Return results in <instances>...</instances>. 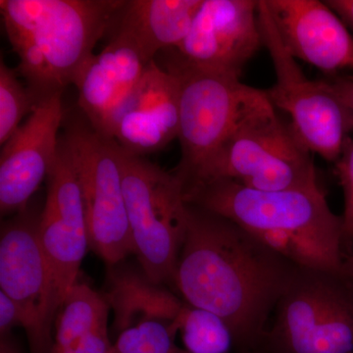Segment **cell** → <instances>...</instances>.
Masks as SVG:
<instances>
[{"label": "cell", "mask_w": 353, "mask_h": 353, "mask_svg": "<svg viewBox=\"0 0 353 353\" xmlns=\"http://www.w3.org/2000/svg\"><path fill=\"white\" fill-rule=\"evenodd\" d=\"M297 266L212 211L187 203V232L175 278L185 303L219 316L236 352L259 350Z\"/></svg>", "instance_id": "cell-1"}, {"label": "cell", "mask_w": 353, "mask_h": 353, "mask_svg": "<svg viewBox=\"0 0 353 353\" xmlns=\"http://www.w3.org/2000/svg\"><path fill=\"white\" fill-rule=\"evenodd\" d=\"M185 201L231 220L301 268L341 274L343 224L321 188L264 192L228 180L183 190Z\"/></svg>", "instance_id": "cell-2"}, {"label": "cell", "mask_w": 353, "mask_h": 353, "mask_svg": "<svg viewBox=\"0 0 353 353\" xmlns=\"http://www.w3.org/2000/svg\"><path fill=\"white\" fill-rule=\"evenodd\" d=\"M126 1L1 0L7 37L19 74L36 101L61 94L94 53Z\"/></svg>", "instance_id": "cell-3"}, {"label": "cell", "mask_w": 353, "mask_h": 353, "mask_svg": "<svg viewBox=\"0 0 353 353\" xmlns=\"http://www.w3.org/2000/svg\"><path fill=\"white\" fill-rule=\"evenodd\" d=\"M215 180L264 192L320 188L312 152L290 123L279 117L264 90L259 88L219 150L183 190Z\"/></svg>", "instance_id": "cell-4"}, {"label": "cell", "mask_w": 353, "mask_h": 353, "mask_svg": "<svg viewBox=\"0 0 353 353\" xmlns=\"http://www.w3.org/2000/svg\"><path fill=\"white\" fill-rule=\"evenodd\" d=\"M268 353H353V288L341 274L297 267L262 341Z\"/></svg>", "instance_id": "cell-5"}, {"label": "cell", "mask_w": 353, "mask_h": 353, "mask_svg": "<svg viewBox=\"0 0 353 353\" xmlns=\"http://www.w3.org/2000/svg\"><path fill=\"white\" fill-rule=\"evenodd\" d=\"M123 192L134 254L148 278L157 285L174 284L185 232L187 202L183 185L145 157L119 148Z\"/></svg>", "instance_id": "cell-6"}, {"label": "cell", "mask_w": 353, "mask_h": 353, "mask_svg": "<svg viewBox=\"0 0 353 353\" xmlns=\"http://www.w3.org/2000/svg\"><path fill=\"white\" fill-rule=\"evenodd\" d=\"M60 141L80 187L90 248L108 266L120 263L134 254V245L123 192L119 146L88 123H74Z\"/></svg>", "instance_id": "cell-7"}, {"label": "cell", "mask_w": 353, "mask_h": 353, "mask_svg": "<svg viewBox=\"0 0 353 353\" xmlns=\"http://www.w3.org/2000/svg\"><path fill=\"white\" fill-rule=\"evenodd\" d=\"M262 43L275 70L276 83L264 90L275 108L290 116V126L306 148L328 162L336 161L353 132V112L327 81H311L285 48L265 0L259 2Z\"/></svg>", "instance_id": "cell-8"}, {"label": "cell", "mask_w": 353, "mask_h": 353, "mask_svg": "<svg viewBox=\"0 0 353 353\" xmlns=\"http://www.w3.org/2000/svg\"><path fill=\"white\" fill-rule=\"evenodd\" d=\"M167 70L180 81L181 160L173 173L192 185L219 150L256 88L240 79L172 60Z\"/></svg>", "instance_id": "cell-9"}, {"label": "cell", "mask_w": 353, "mask_h": 353, "mask_svg": "<svg viewBox=\"0 0 353 353\" xmlns=\"http://www.w3.org/2000/svg\"><path fill=\"white\" fill-rule=\"evenodd\" d=\"M39 219L27 206L2 225L0 292L20 308L31 353H52L51 325L61 305L39 241Z\"/></svg>", "instance_id": "cell-10"}, {"label": "cell", "mask_w": 353, "mask_h": 353, "mask_svg": "<svg viewBox=\"0 0 353 353\" xmlns=\"http://www.w3.org/2000/svg\"><path fill=\"white\" fill-rule=\"evenodd\" d=\"M259 0H203L178 60L194 68L241 78L262 43Z\"/></svg>", "instance_id": "cell-11"}, {"label": "cell", "mask_w": 353, "mask_h": 353, "mask_svg": "<svg viewBox=\"0 0 353 353\" xmlns=\"http://www.w3.org/2000/svg\"><path fill=\"white\" fill-rule=\"evenodd\" d=\"M48 179V196L39 219V241L62 306L77 284L90 243L80 187L61 141Z\"/></svg>", "instance_id": "cell-12"}, {"label": "cell", "mask_w": 353, "mask_h": 353, "mask_svg": "<svg viewBox=\"0 0 353 353\" xmlns=\"http://www.w3.org/2000/svg\"><path fill=\"white\" fill-rule=\"evenodd\" d=\"M63 118L61 94L37 104L28 119L1 145L0 211L1 215L24 210L57 161L58 131Z\"/></svg>", "instance_id": "cell-13"}, {"label": "cell", "mask_w": 353, "mask_h": 353, "mask_svg": "<svg viewBox=\"0 0 353 353\" xmlns=\"http://www.w3.org/2000/svg\"><path fill=\"white\" fill-rule=\"evenodd\" d=\"M180 81L152 60L111 123L109 139L123 152L145 157L178 139Z\"/></svg>", "instance_id": "cell-14"}, {"label": "cell", "mask_w": 353, "mask_h": 353, "mask_svg": "<svg viewBox=\"0 0 353 353\" xmlns=\"http://www.w3.org/2000/svg\"><path fill=\"white\" fill-rule=\"evenodd\" d=\"M290 54L325 73L353 70V36L325 1L265 0Z\"/></svg>", "instance_id": "cell-15"}, {"label": "cell", "mask_w": 353, "mask_h": 353, "mask_svg": "<svg viewBox=\"0 0 353 353\" xmlns=\"http://www.w3.org/2000/svg\"><path fill=\"white\" fill-rule=\"evenodd\" d=\"M146 61L136 43L117 31L99 54H92L77 75L79 105L88 121L109 139L111 123L143 78Z\"/></svg>", "instance_id": "cell-16"}, {"label": "cell", "mask_w": 353, "mask_h": 353, "mask_svg": "<svg viewBox=\"0 0 353 353\" xmlns=\"http://www.w3.org/2000/svg\"><path fill=\"white\" fill-rule=\"evenodd\" d=\"M203 0H131L120 13L118 31L132 39L148 62L187 38Z\"/></svg>", "instance_id": "cell-17"}, {"label": "cell", "mask_w": 353, "mask_h": 353, "mask_svg": "<svg viewBox=\"0 0 353 353\" xmlns=\"http://www.w3.org/2000/svg\"><path fill=\"white\" fill-rule=\"evenodd\" d=\"M108 288L104 297L119 334L143 322L173 323L185 305L163 285L152 282L143 269L123 261L108 266Z\"/></svg>", "instance_id": "cell-18"}, {"label": "cell", "mask_w": 353, "mask_h": 353, "mask_svg": "<svg viewBox=\"0 0 353 353\" xmlns=\"http://www.w3.org/2000/svg\"><path fill=\"white\" fill-rule=\"evenodd\" d=\"M52 353H61L83 336L108 326L110 306L105 297L83 283H77L61 306Z\"/></svg>", "instance_id": "cell-19"}, {"label": "cell", "mask_w": 353, "mask_h": 353, "mask_svg": "<svg viewBox=\"0 0 353 353\" xmlns=\"http://www.w3.org/2000/svg\"><path fill=\"white\" fill-rule=\"evenodd\" d=\"M190 353H231L236 352L231 329L219 316L185 303L173 322Z\"/></svg>", "instance_id": "cell-20"}, {"label": "cell", "mask_w": 353, "mask_h": 353, "mask_svg": "<svg viewBox=\"0 0 353 353\" xmlns=\"http://www.w3.org/2000/svg\"><path fill=\"white\" fill-rule=\"evenodd\" d=\"M38 101L18 79L15 70L0 61V143L4 145L30 116Z\"/></svg>", "instance_id": "cell-21"}, {"label": "cell", "mask_w": 353, "mask_h": 353, "mask_svg": "<svg viewBox=\"0 0 353 353\" xmlns=\"http://www.w3.org/2000/svg\"><path fill=\"white\" fill-rule=\"evenodd\" d=\"M176 334L173 323L143 322L119 334L109 353H175Z\"/></svg>", "instance_id": "cell-22"}, {"label": "cell", "mask_w": 353, "mask_h": 353, "mask_svg": "<svg viewBox=\"0 0 353 353\" xmlns=\"http://www.w3.org/2000/svg\"><path fill=\"white\" fill-rule=\"evenodd\" d=\"M334 172L343 192L345 208L341 217L343 248L345 259L353 252V139L348 137L343 143L340 157L334 162Z\"/></svg>", "instance_id": "cell-23"}, {"label": "cell", "mask_w": 353, "mask_h": 353, "mask_svg": "<svg viewBox=\"0 0 353 353\" xmlns=\"http://www.w3.org/2000/svg\"><path fill=\"white\" fill-rule=\"evenodd\" d=\"M111 347L108 327L104 326L83 336L75 345L61 353H109Z\"/></svg>", "instance_id": "cell-24"}, {"label": "cell", "mask_w": 353, "mask_h": 353, "mask_svg": "<svg viewBox=\"0 0 353 353\" xmlns=\"http://www.w3.org/2000/svg\"><path fill=\"white\" fill-rule=\"evenodd\" d=\"M23 328V315L17 304L0 292V336L10 334L15 327Z\"/></svg>", "instance_id": "cell-25"}, {"label": "cell", "mask_w": 353, "mask_h": 353, "mask_svg": "<svg viewBox=\"0 0 353 353\" xmlns=\"http://www.w3.org/2000/svg\"><path fill=\"white\" fill-rule=\"evenodd\" d=\"M353 34V0H327L325 1Z\"/></svg>", "instance_id": "cell-26"}, {"label": "cell", "mask_w": 353, "mask_h": 353, "mask_svg": "<svg viewBox=\"0 0 353 353\" xmlns=\"http://www.w3.org/2000/svg\"><path fill=\"white\" fill-rule=\"evenodd\" d=\"M332 90L336 94L345 105L353 112V80L339 79V80L327 81Z\"/></svg>", "instance_id": "cell-27"}, {"label": "cell", "mask_w": 353, "mask_h": 353, "mask_svg": "<svg viewBox=\"0 0 353 353\" xmlns=\"http://www.w3.org/2000/svg\"><path fill=\"white\" fill-rule=\"evenodd\" d=\"M0 353H21L19 345L14 341L12 334L0 336Z\"/></svg>", "instance_id": "cell-28"}, {"label": "cell", "mask_w": 353, "mask_h": 353, "mask_svg": "<svg viewBox=\"0 0 353 353\" xmlns=\"http://www.w3.org/2000/svg\"><path fill=\"white\" fill-rule=\"evenodd\" d=\"M341 275L348 284L353 288V252L343 261Z\"/></svg>", "instance_id": "cell-29"}, {"label": "cell", "mask_w": 353, "mask_h": 353, "mask_svg": "<svg viewBox=\"0 0 353 353\" xmlns=\"http://www.w3.org/2000/svg\"><path fill=\"white\" fill-rule=\"evenodd\" d=\"M246 353H268V352H265V350H261V348H259V350H252V352H246Z\"/></svg>", "instance_id": "cell-30"}, {"label": "cell", "mask_w": 353, "mask_h": 353, "mask_svg": "<svg viewBox=\"0 0 353 353\" xmlns=\"http://www.w3.org/2000/svg\"><path fill=\"white\" fill-rule=\"evenodd\" d=\"M175 353H190V352H188L187 350H185V348L180 347V350H176V352Z\"/></svg>", "instance_id": "cell-31"}]
</instances>
